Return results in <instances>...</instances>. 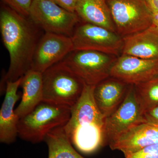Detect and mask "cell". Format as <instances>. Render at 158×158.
Returning a JSON list of instances; mask_svg holds the SVG:
<instances>
[{
    "instance_id": "11",
    "label": "cell",
    "mask_w": 158,
    "mask_h": 158,
    "mask_svg": "<svg viewBox=\"0 0 158 158\" xmlns=\"http://www.w3.org/2000/svg\"><path fill=\"white\" fill-rule=\"evenodd\" d=\"M110 77L129 85L147 81L158 77V59H141L122 54L113 63Z\"/></svg>"
},
{
    "instance_id": "20",
    "label": "cell",
    "mask_w": 158,
    "mask_h": 158,
    "mask_svg": "<svg viewBox=\"0 0 158 158\" xmlns=\"http://www.w3.org/2000/svg\"><path fill=\"white\" fill-rule=\"evenodd\" d=\"M3 4L25 17H28L29 11L34 0H2Z\"/></svg>"
},
{
    "instance_id": "4",
    "label": "cell",
    "mask_w": 158,
    "mask_h": 158,
    "mask_svg": "<svg viewBox=\"0 0 158 158\" xmlns=\"http://www.w3.org/2000/svg\"><path fill=\"white\" fill-rule=\"evenodd\" d=\"M42 74L43 101L71 108L76 103L85 83L66 65L58 62Z\"/></svg>"
},
{
    "instance_id": "6",
    "label": "cell",
    "mask_w": 158,
    "mask_h": 158,
    "mask_svg": "<svg viewBox=\"0 0 158 158\" xmlns=\"http://www.w3.org/2000/svg\"><path fill=\"white\" fill-rule=\"evenodd\" d=\"M28 17L45 33L69 37L81 21L76 12L67 11L52 0H34Z\"/></svg>"
},
{
    "instance_id": "18",
    "label": "cell",
    "mask_w": 158,
    "mask_h": 158,
    "mask_svg": "<svg viewBox=\"0 0 158 158\" xmlns=\"http://www.w3.org/2000/svg\"><path fill=\"white\" fill-rule=\"evenodd\" d=\"M63 127L54 129L45 137L48 158H85L74 148Z\"/></svg>"
},
{
    "instance_id": "14",
    "label": "cell",
    "mask_w": 158,
    "mask_h": 158,
    "mask_svg": "<svg viewBox=\"0 0 158 158\" xmlns=\"http://www.w3.org/2000/svg\"><path fill=\"white\" fill-rule=\"evenodd\" d=\"M129 86L118 79L110 77L95 86L94 100L105 118L113 114L120 106Z\"/></svg>"
},
{
    "instance_id": "23",
    "label": "cell",
    "mask_w": 158,
    "mask_h": 158,
    "mask_svg": "<svg viewBox=\"0 0 158 158\" xmlns=\"http://www.w3.org/2000/svg\"><path fill=\"white\" fill-rule=\"evenodd\" d=\"M67 11L75 12L76 8L80 0H52Z\"/></svg>"
},
{
    "instance_id": "17",
    "label": "cell",
    "mask_w": 158,
    "mask_h": 158,
    "mask_svg": "<svg viewBox=\"0 0 158 158\" xmlns=\"http://www.w3.org/2000/svg\"><path fill=\"white\" fill-rule=\"evenodd\" d=\"M75 12L83 23L116 32L106 0H80Z\"/></svg>"
},
{
    "instance_id": "12",
    "label": "cell",
    "mask_w": 158,
    "mask_h": 158,
    "mask_svg": "<svg viewBox=\"0 0 158 158\" xmlns=\"http://www.w3.org/2000/svg\"><path fill=\"white\" fill-rule=\"evenodd\" d=\"M158 144V127L143 123L128 130L109 143L111 149L125 157L149 145Z\"/></svg>"
},
{
    "instance_id": "9",
    "label": "cell",
    "mask_w": 158,
    "mask_h": 158,
    "mask_svg": "<svg viewBox=\"0 0 158 158\" xmlns=\"http://www.w3.org/2000/svg\"><path fill=\"white\" fill-rule=\"evenodd\" d=\"M145 122L134 86L130 85L121 104L113 114L105 118L106 142L109 143L131 128Z\"/></svg>"
},
{
    "instance_id": "5",
    "label": "cell",
    "mask_w": 158,
    "mask_h": 158,
    "mask_svg": "<svg viewBox=\"0 0 158 158\" xmlns=\"http://www.w3.org/2000/svg\"><path fill=\"white\" fill-rule=\"evenodd\" d=\"M115 56L90 50L73 51L62 61L86 85L96 86L110 77Z\"/></svg>"
},
{
    "instance_id": "10",
    "label": "cell",
    "mask_w": 158,
    "mask_h": 158,
    "mask_svg": "<svg viewBox=\"0 0 158 158\" xmlns=\"http://www.w3.org/2000/svg\"><path fill=\"white\" fill-rule=\"evenodd\" d=\"M73 51L71 37L52 33L40 37L32 59L31 69L43 73Z\"/></svg>"
},
{
    "instance_id": "8",
    "label": "cell",
    "mask_w": 158,
    "mask_h": 158,
    "mask_svg": "<svg viewBox=\"0 0 158 158\" xmlns=\"http://www.w3.org/2000/svg\"><path fill=\"white\" fill-rule=\"evenodd\" d=\"M71 37L73 51H97L115 56L121 53L123 45V37L116 32L88 23L79 24Z\"/></svg>"
},
{
    "instance_id": "19",
    "label": "cell",
    "mask_w": 158,
    "mask_h": 158,
    "mask_svg": "<svg viewBox=\"0 0 158 158\" xmlns=\"http://www.w3.org/2000/svg\"><path fill=\"white\" fill-rule=\"evenodd\" d=\"M134 86L143 113L158 105V77Z\"/></svg>"
},
{
    "instance_id": "13",
    "label": "cell",
    "mask_w": 158,
    "mask_h": 158,
    "mask_svg": "<svg viewBox=\"0 0 158 158\" xmlns=\"http://www.w3.org/2000/svg\"><path fill=\"white\" fill-rule=\"evenodd\" d=\"M22 77L14 81L6 82V95L0 110V141L10 144L18 136V125L19 118L14 109L15 105L20 98L17 93Z\"/></svg>"
},
{
    "instance_id": "7",
    "label": "cell",
    "mask_w": 158,
    "mask_h": 158,
    "mask_svg": "<svg viewBox=\"0 0 158 158\" xmlns=\"http://www.w3.org/2000/svg\"><path fill=\"white\" fill-rule=\"evenodd\" d=\"M116 33L124 37L152 25V13L145 0H106Z\"/></svg>"
},
{
    "instance_id": "21",
    "label": "cell",
    "mask_w": 158,
    "mask_h": 158,
    "mask_svg": "<svg viewBox=\"0 0 158 158\" xmlns=\"http://www.w3.org/2000/svg\"><path fill=\"white\" fill-rule=\"evenodd\" d=\"M125 158H158V144L144 148Z\"/></svg>"
},
{
    "instance_id": "22",
    "label": "cell",
    "mask_w": 158,
    "mask_h": 158,
    "mask_svg": "<svg viewBox=\"0 0 158 158\" xmlns=\"http://www.w3.org/2000/svg\"><path fill=\"white\" fill-rule=\"evenodd\" d=\"M143 117L145 122L158 127V105L144 111Z\"/></svg>"
},
{
    "instance_id": "15",
    "label": "cell",
    "mask_w": 158,
    "mask_h": 158,
    "mask_svg": "<svg viewBox=\"0 0 158 158\" xmlns=\"http://www.w3.org/2000/svg\"><path fill=\"white\" fill-rule=\"evenodd\" d=\"M121 53L141 59H158V29L152 24L135 34L123 37Z\"/></svg>"
},
{
    "instance_id": "2",
    "label": "cell",
    "mask_w": 158,
    "mask_h": 158,
    "mask_svg": "<svg viewBox=\"0 0 158 158\" xmlns=\"http://www.w3.org/2000/svg\"><path fill=\"white\" fill-rule=\"evenodd\" d=\"M95 86L84 84L81 94L71 108L70 118L63 127L73 147L87 154L95 152L106 142V118L94 100Z\"/></svg>"
},
{
    "instance_id": "25",
    "label": "cell",
    "mask_w": 158,
    "mask_h": 158,
    "mask_svg": "<svg viewBox=\"0 0 158 158\" xmlns=\"http://www.w3.org/2000/svg\"><path fill=\"white\" fill-rule=\"evenodd\" d=\"M152 24L158 29V11L152 13Z\"/></svg>"
},
{
    "instance_id": "16",
    "label": "cell",
    "mask_w": 158,
    "mask_h": 158,
    "mask_svg": "<svg viewBox=\"0 0 158 158\" xmlns=\"http://www.w3.org/2000/svg\"><path fill=\"white\" fill-rule=\"evenodd\" d=\"M21 100L15 112L19 118L28 114L43 101L42 74L31 69L22 77Z\"/></svg>"
},
{
    "instance_id": "3",
    "label": "cell",
    "mask_w": 158,
    "mask_h": 158,
    "mask_svg": "<svg viewBox=\"0 0 158 158\" xmlns=\"http://www.w3.org/2000/svg\"><path fill=\"white\" fill-rule=\"evenodd\" d=\"M71 108L42 101L28 114L19 118L18 136L32 143L44 141L54 129L64 126L70 118Z\"/></svg>"
},
{
    "instance_id": "24",
    "label": "cell",
    "mask_w": 158,
    "mask_h": 158,
    "mask_svg": "<svg viewBox=\"0 0 158 158\" xmlns=\"http://www.w3.org/2000/svg\"><path fill=\"white\" fill-rule=\"evenodd\" d=\"M148 9L152 13L158 11V0H145Z\"/></svg>"
},
{
    "instance_id": "1",
    "label": "cell",
    "mask_w": 158,
    "mask_h": 158,
    "mask_svg": "<svg viewBox=\"0 0 158 158\" xmlns=\"http://www.w3.org/2000/svg\"><path fill=\"white\" fill-rule=\"evenodd\" d=\"M38 27L3 4L0 11V29L3 44L9 52L10 64L5 81H14L31 69L34 51L40 37Z\"/></svg>"
}]
</instances>
